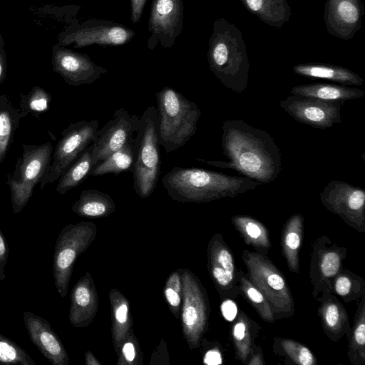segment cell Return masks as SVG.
<instances>
[{"mask_svg": "<svg viewBox=\"0 0 365 365\" xmlns=\"http://www.w3.org/2000/svg\"><path fill=\"white\" fill-rule=\"evenodd\" d=\"M222 148L229 161L199 160L215 167L234 170L261 184L274 181L281 172L280 150L274 138L267 132L242 120L223 123Z\"/></svg>", "mask_w": 365, "mask_h": 365, "instance_id": "6da1fadb", "label": "cell"}, {"mask_svg": "<svg viewBox=\"0 0 365 365\" xmlns=\"http://www.w3.org/2000/svg\"><path fill=\"white\" fill-rule=\"evenodd\" d=\"M168 195L182 202H207L235 197L261 185L247 177L231 176L198 168L173 167L163 178Z\"/></svg>", "mask_w": 365, "mask_h": 365, "instance_id": "7a4b0ae2", "label": "cell"}, {"mask_svg": "<svg viewBox=\"0 0 365 365\" xmlns=\"http://www.w3.org/2000/svg\"><path fill=\"white\" fill-rule=\"evenodd\" d=\"M210 69L227 88L240 93L248 83L250 63L240 29L225 18L216 19L209 40Z\"/></svg>", "mask_w": 365, "mask_h": 365, "instance_id": "3957f363", "label": "cell"}, {"mask_svg": "<svg viewBox=\"0 0 365 365\" xmlns=\"http://www.w3.org/2000/svg\"><path fill=\"white\" fill-rule=\"evenodd\" d=\"M155 97L159 143L168 153L183 146L195 134L201 111L195 102L169 86L158 91Z\"/></svg>", "mask_w": 365, "mask_h": 365, "instance_id": "277c9868", "label": "cell"}, {"mask_svg": "<svg viewBox=\"0 0 365 365\" xmlns=\"http://www.w3.org/2000/svg\"><path fill=\"white\" fill-rule=\"evenodd\" d=\"M133 188L140 198L149 197L157 186L160 172L158 116L157 109L148 106L140 116L134 139Z\"/></svg>", "mask_w": 365, "mask_h": 365, "instance_id": "5b68a950", "label": "cell"}, {"mask_svg": "<svg viewBox=\"0 0 365 365\" xmlns=\"http://www.w3.org/2000/svg\"><path fill=\"white\" fill-rule=\"evenodd\" d=\"M242 259L250 281L268 301L275 320L290 317L294 312L293 297L286 279L270 259L259 252L244 250Z\"/></svg>", "mask_w": 365, "mask_h": 365, "instance_id": "8992f818", "label": "cell"}, {"mask_svg": "<svg viewBox=\"0 0 365 365\" xmlns=\"http://www.w3.org/2000/svg\"><path fill=\"white\" fill-rule=\"evenodd\" d=\"M53 147L51 142L41 145L24 144L22 154L14 170L7 176L12 211L19 214L30 200L34 189L50 165Z\"/></svg>", "mask_w": 365, "mask_h": 365, "instance_id": "52a82bcc", "label": "cell"}, {"mask_svg": "<svg viewBox=\"0 0 365 365\" xmlns=\"http://www.w3.org/2000/svg\"><path fill=\"white\" fill-rule=\"evenodd\" d=\"M96 225L81 222L66 225L58 235L54 247L53 275L56 288L65 297L74 263L80 254L89 246L96 235Z\"/></svg>", "mask_w": 365, "mask_h": 365, "instance_id": "ba28073f", "label": "cell"}, {"mask_svg": "<svg viewBox=\"0 0 365 365\" xmlns=\"http://www.w3.org/2000/svg\"><path fill=\"white\" fill-rule=\"evenodd\" d=\"M99 128V122L81 120L71 123L61 133L53 150L49 167L39 182L40 189L58 180L65 170L92 143Z\"/></svg>", "mask_w": 365, "mask_h": 365, "instance_id": "9c48e42d", "label": "cell"}, {"mask_svg": "<svg viewBox=\"0 0 365 365\" xmlns=\"http://www.w3.org/2000/svg\"><path fill=\"white\" fill-rule=\"evenodd\" d=\"M312 247L309 277L314 287L313 297L322 302L333 293V280L342 269L347 250L325 236L318 238Z\"/></svg>", "mask_w": 365, "mask_h": 365, "instance_id": "30bf717a", "label": "cell"}, {"mask_svg": "<svg viewBox=\"0 0 365 365\" xmlns=\"http://www.w3.org/2000/svg\"><path fill=\"white\" fill-rule=\"evenodd\" d=\"M135 32L115 22L91 19L60 34L58 44L82 48L91 45L119 46L131 41Z\"/></svg>", "mask_w": 365, "mask_h": 365, "instance_id": "8fae6325", "label": "cell"}, {"mask_svg": "<svg viewBox=\"0 0 365 365\" xmlns=\"http://www.w3.org/2000/svg\"><path fill=\"white\" fill-rule=\"evenodd\" d=\"M322 205L359 232H365V192L341 180L330 181L319 194Z\"/></svg>", "mask_w": 365, "mask_h": 365, "instance_id": "7c38bea8", "label": "cell"}, {"mask_svg": "<svg viewBox=\"0 0 365 365\" xmlns=\"http://www.w3.org/2000/svg\"><path fill=\"white\" fill-rule=\"evenodd\" d=\"M140 122V116L132 115L123 108L115 110L104 126L98 128L91 143L93 167L112 153L132 143Z\"/></svg>", "mask_w": 365, "mask_h": 365, "instance_id": "4fadbf2b", "label": "cell"}, {"mask_svg": "<svg viewBox=\"0 0 365 365\" xmlns=\"http://www.w3.org/2000/svg\"><path fill=\"white\" fill-rule=\"evenodd\" d=\"M182 0H153L147 45L153 51L158 43L171 48L182 30Z\"/></svg>", "mask_w": 365, "mask_h": 365, "instance_id": "5bb4252c", "label": "cell"}, {"mask_svg": "<svg viewBox=\"0 0 365 365\" xmlns=\"http://www.w3.org/2000/svg\"><path fill=\"white\" fill-rule=\"evenodd\" d=\"M344 103L329 102L314 98L291 95L279 103L297 121L320 129H327L341 123V108Z\"/></svg>", "mask_w": 365, "mask_h": 365, "instance_id": "9a60e30c", "label": "cell"}, {"mask_svg": "<svg viewBox=\"0 0 365 365\" xmlns=\"http://www.w3.org/2000/svg\"><path fill=\"white\" fill-rule=\"evenodd\" d=\"M51 63L53 70L67 84L74 86L91 84L108 71L95 63L88 55L58 43L53 47Z\"/></svg>", "mask_w": 365, "mask_h": 365, "instance_id": "2e32d148", "label": "cell"}, {"mask_svg": "<svg viewBox=\"0 0 365 365\" xmlns=\"http://www.w3.org/2000/svg\"><path fill=\"white\" fill-rule=\"evenodd\" d=\"M183 305L182 321L191 348L199 345L207 322V304L197 281L190 274H182Z\"/></svg>", "mask_w": 365, "mask_h": 365, "instance_id": "e0dca14e", "label": "cell"}, {"mask_svg": "<svg viewBox=\"0 0 365 365\" xmlns=\"http://www.w3.org/2000/svg\"><path fill=\"white\" fill-rule=\"evenodd\" d=\"M364 14L361 0H327L324 12L327 30L335 37L349 40L361 29Z\"/></svg>", "mask_w": 365, "mask_h": 365, "instance_id": "ac0fdd59", "label": "cell"}, {"mask_svg": "<svg viewBox=\"0 0 365 365\" xmlns=\"http://www.w3.org/2000/svg\"><path fill=\"white\" fill-rule=\"evenodd\" d=\"M23 320L34 345L53 365H68V354L48 322L31 312L23 313Z\"/></svg>", "mask_w": 365, "mask_h": 365, "instance_id": "d6986e66", "label": "cell"}, {"mask_svg": "<svg viewBox=\"0 0 365 365\" xmlns=\"http://www.w3.org/2000/svg\"><path fill=\"white\" fill-rule=\"evenodd\" d=\"M208 267L220 292L240 293L233 255L220 234L210 240L207 250Z\"/></svg>", "mask_w": 365, "mask_h": 365, "instance_id": "ffe728a7", "label": "cell"}, {"mask_svg": "<svg viewBox=\"0 0 365 365\" xmlns=\"http://www.w3.org/2000/svg\"><path fill=\"white\" fill-rule=\"evenodd\" d=\"M69 321L76 327L90 323L97 309V296L91 285V277L87 273L73 287L71 294Z\"/></svg>", "mask_w": 365, "mask_h": 365, "instance_id": "44dd1931", "label": "cell"}, {"mask_svg": "<svg viewBox=\"0 0 365 365\" xmlns=\"http://www.w3.org/2000/svg\"><path fill=\"white\" fill-rule=\"evenodd\" d=\"M326 335L336 341L349 334L351 327L349 317L342 304L331 294L321 302L318 309Z\"/></svg>", "mask_w": 365, "mask_h": 365, "instance_id": "7402d4cb", "label": "cell"}, {"mask_svg": "<svg viewBox=\"0 0 365 365\" xmlns=\"http://www.w3.org/2000/svg\"><path fill=\"white\" fill-rule=\"evenodd\" d=\"M292 95L310 97L329 102H342L364 97L365 93L346 86L327 83L299 85L291 90Z\"/></svg>", "mask_w": 365, "mask_h": 365, "instance_id": "603a6c76", "label": "cell"}, {"mask_svg": "<svg viewBox=\"0 0 365 365\" xmlns=\"http://www.w3.org/2000/svg\"><path fill=\"white\" fill-rule=\"evenodd\" d=\"M299 76L312 78L327 79L344 85L361 86L364 79L351 70L334 65L323 63H300L293 67Z\"/></svg>", "mask_w": 365, "mask_h": 365, "instance_id": "cb8c5ba5", "label": "cell"}, {"mask_svg": "<svg viewBox=\"0 0 365 365\" xmlns=\"http://www.w3.org/2000/svg\"><path fill=\"white\" fill-rule=\"evenodd\" d=\"M304 231V217L296 213L284 223L282 232V248L289 269L294 273L299 271V252Z\"/></svg>", "mask_w": 365, "mask_h": 365, "instance_id": "d4e9b609", "label": "cell"}, {"mask_svg": "<svg viewBox=\"0 0 365 365\" xmlns=\"http://www.w3.org/2000/svg\"><path fill=\"white\" fill-rule=\"evenodd\" d=\"M244 6L266 24L281 28L289 21L291 7L287 0H240Z\"/></svg>", "mask_w": 365, "mask_h": 365, "instance_id": "484cf974", "label": "cell"}, {"mask_svg": "<svg viewBox=\"0 0 365 365\" xmlns=\"http://www.w3.org/2000/svg\"><path fill=\"white\" fill-rule=\"evenodd\" d=\"M27 115L0 92V163L7 155L21 119Z\"/></svg>", "mask_w": 365, "mask_h": 365, "instance_id": "4316f807", "label": "cell"}, {"mask_svg": "<svg viewBox=\"0 0 365 365\" xmlns=\"http://www.w3.org/2000/svg\"><path fill=\"white\" fill-rule=\"evenodd\" d=\"M115 210V202L109 195L93 189L83 190L72 206L75 213L85 217H105Z\"/></svg>", "mask_w": 365, "mask_h": 365, "instance_id": "83f0119b", "label": "cell"}, {"mask_svg": "<svg viewBox=\"0 0 365 365\" xmlns=\"http://www.w3.org/2000/svg\"><path fill=\"white\" fill-rule=\"evenodd\" d=\"M93 145H89L80 156L65 170L58 180L56 190L63 195L78 186L90 175L93 168Z\"/></svg>", "mask_w": 365, "mask_h": 365, "instance_id": "f1b7e54d", "label": "cell"}, {"mask_svg": "<svg viewBox=\"0 0 365 365\" xmlns=\"http://www.w3.org/2000/svg\"><path fill=\"white\" fill-rule=\"evenodd\" d=\"M231 220L246 244L258 250L270 248L269 232L262 222L247 215H234Z\"/></svg>", "mask_w": 365, "mask_h": 365, "instance_id": "f546056e", "label": "cell"}, {"mask_svg": "<svg viewBox=\"0 0 365 365\" xmlns=\"http://www.w3.org/2000/svg\"><path fill=\"white\" fill-rule=\"evenodd\" d=\"M134 161L133 140L123 148L112 153L103 160L96 165L91 170L90 175L101 176L108 173L118 175L123 172H133Z\"/></svg>", "mask_w": 365, "mask_h": 365, "instance_id": "4dcf8cb0", "label": "cell"}, {"mask_svg": "<svg viewBox=\"0 0 365 365\" xmlns=\"http://www.w3.org/2000/svg\"><path fill=\"white\" fill-rule=\"evenodd\" d=\"M348 356L353 365L365 364V297H361L349 333Z\"/></svg>", "mask_w": 365, "mask_h": 365, "instance_id": "1f68e13d", "label": "cell"}, {"mask_svg": "<svg viewBox=\"0 0 365 365\" xmlns=\"http://www.w3.org/2000/svg\"><path fill=\"white\" fill-rule=\"evenodd\" d=\"M232 328V336L237 357L247 364L254 351L252 343V320L243 312L237 316Z\"/></svg>", "mask_w": 365, "mask_h": 365, "instance_id": "d6a6232c", "label": "cell"}, {"mask_svg": "<svg viewBox=\"0 0 365 365\" xmlns=\"http://www.w3.org/2000/svg\"><path fill=\"white\" fill-rule=\"evenodd\" d=\"M333 292L346 302H351L365 294V282L349 270L341 269L333 280Z\"/></svg>", "mask_w": 365, "mask_h": 365, "instance_id": "836d02e7", "label": "cell"}, {"mask_svg": "<svg viewBox=\"0 0 365 365\" xmlns=\"http://www.w3.org/2000/svg\"><path fill=\"white\" fill-rule=\"evenodd\" d=\"M238 275L240 293L264 322L269 323L275 322L274 312L265 297L242 271Z\"/></svg>", "mask_w": 365, "mask_h": 365, "instance_id": "e575fe53", "label": "cell"}, {"mask_svg": "<svg viewBox=\"0 0 365 365\" xmlns=\"http://www.w3.org/2000/svg\"><path fill=\"white\" fill-rule=\"evenodd\" d=\"M274 352L284 356L293 364L299 365H314L317 360L311 350L304 344L290 339L276 338Z\"/></svg>", "mask_w": 365, "mask_h": 365, "instance_id": "d590c367", "label": "cell"}, {"mask_svg": "<svg viewBox=\"0 0 365 365\" xmlns=\"http://www.w3.org/2000/svg\"><path fill=\"white\" fill-rule=\"evenodd\" d=\"M51 101V94L42 87L36 86L29 93L20 94L19 108L22 112L38 118L49 109Z\"/></svg>", "mask_w": 365, "mask_h": 365, "instance_id": "8d00e7d4", "label": "cell"}, {"mask_svg": "<svg viewBox=\"0 0 365 365\" xmlns=\"http://www.w3.org/2000/svg\"><path fill=\"white\" fill-rule=\"evenodd\" d=\"M0 364L35 365L33 359L15 341L0 334Z\"/></svg>", "mask_w": 365, "mask_h": 365, "instance_id": "74e56055", "label": "cell"}, {"mask_svg": "<svg viewBox=\"0 0 365 365\" xmlns=\"http://www.w3.org/2000/svg\"><path fill=\"white\" fill-rule=\"evenodd\" d=\"M182 285L177 272L173 273L168 279L165 289V296L169 304L178 309L181 303Z\"/></svg>", "mask_w": 365, "mask_h": 365, "instance_id": "f35d334b", "label": "cell"}, {"mask_svg": "<svg viewBox=\"0 0 365 365\" xmlns=\"http://www.w3.org/2000/svg\"><path fill=\"white\" fill-rule=\"evenodd\" d=\"M9 256V247L6 239L4 237L0 227V280L5 279V267Z\"/></svg>", "mask_w": 365, "mask_h": 365, "instance_id": "ab89813d", "label": "cell"}, {"mask_svg": "<svg viewBox=\"0 0 365 365\" xmlns=\"http://www.w3.org/2000/svg\"><path fill=\"white\" fill-rule=\"evenodd\" d=\"M220 310L223 317L228 322L234 321L237 316V307L230 299H227L222 302Z\"/></svg>", "mask_w": 365, "mask_h": 365, "instance_id": "60d3db41", "label": "cell"}, {"mask_svg": "<svg viewBox=\"0 0 365 365\" xmlns=\"http://www.w3.org/2000/svg\"><path fill=\"white\" fill-rule=\"evenodd\" d=\"M115 319L117 325L122 327L127 324L128 317V307L127 302L123 298L120 303L116 304L114 308Z\"/></svg>", "mask_w": 365, "mask_h": 365, "instance_id": "b9f144b4", "label": "cell"}, {"mask_svg": "<svg viewBox=\"0 0 365 365\" xmlns=\"http://www.w3.org/2000/svg\"><path fill=\"white\" fill-rule=\"evenodd\" d=\"M147 0H130L131 21L138 23L142 16Z\"/></svg>", "mask_w": 365, "mask_h": 365, "instance_id": "7bdbcfd3", "label": "cell"}, {"mask_svg": "<svg viewBox=\"0 0 365 365\" xmlns=\"http://www.w3.org/2000/svg\"><path fill=\"white\" fill-rule=\"evenodd\" d=\"M203 362L208 365H218L222 363V358L217 349L207 351L204 356Z\"/></svg>", "mask_w": 365, "mask_h": 365, "instance_id": "ee69618b", "label": "cell"}, {"mask_svg": "<svg viewBox=\"0 0 365 365\" xmlns=\"http://www.w3.org/2000/svg\"><path fill=\"white\" fill-rule=\"evenodd\" d=\"M6 56L3 47H0V85L4 81L6 76Z\"/></svg>", "mask_w": 365, "mask_h": 365, "instance_id": "f6af8a7d", "label": "cell"}, {"mask_svg": "<svg viewBox=\"0 0 365 365\" xmlns=\"http://www.w3.org/2000/svg\"><path fill=\"white\" fill-rule=\"evenodd\" d=\"M122 352L128 361H133L135 358V349L131 342H126L123 345Z\"/></svg>", "mask_w": 365, "mask_h": 365, "instance_id": "bcb514c9", "label": "cell"}, {"mask_svg": "<svg viewBox=\"0 0 365 365\" xmlns=\"http://www.w3.org/2000/svg\"><path fill=\"white\" fill-rule=\"evenodd\" d=\"M248 365H262L264 364L262 357V351L259 347L255 346L252 354L251 355L249 361L247 363Z\"/></svg>", "mask_w": 365, "mask_h": 365, "instance_id": "7dc6e473", "label": "cell"}, {"mask_svg": "<svg viewBox=\"0 0 365 365\" xmlns=\"http://www.w3.org/2000/svg\"><path fill=\"white\" fill-rule=\"evenodd\" d=\"M4 45H5V43H4V39H3L2 36H1V34L0 33V47H3L4 48Z\"/></svg>", "mask_w": 365, "mask_h": 365, "instance_id": "c3c4849f", "label": "cell"}]
</instances>
